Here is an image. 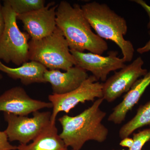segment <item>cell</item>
I'll return each mask as SVG.
<instances>
[{
	"label": "cell",
	"mask_w": 150,
	"mask_h": 150,
	"mask_svg": "<svg viewBox=\"0 0 150 150\" xmlns=\"http://www.w3.org/2000/svg\"><path fill=\"white\" fill-rule=\"evenodd\" d=\"M133 145L127 150H143L145 144L150 140V128L133 134Z\"/></svg>",
	"instance_id": "obj_18"
},
{
	"label": "cell",
	"mask_w": 150,
	"mask_h": 150,
	"mask_svg": "<svg viewBox=\"0 0 150 150\" xmlns=\"http://www.w3.org/2000/svg\"><path fill=\"white\" fill-rule=\"evenodd\" d=\"M18 146L11 144L8 137L4 131H0V150H16Z\"/></svg>",
	"instance_id": "obj_19"
},
{
	"label": "cell",
	"mask_w": 150,
	"mask_h": 150,
	"mask_svg": "<svg viewBox=\"0 0 150 150\" xmlns=\"http://www.w3.org/2000/svg\"><path fill=\"white\" fill-rule=\"evenodd\" d=\"M29 60L38 62L49 70L67 71L77 65L67 40L57 27L48 36L30 40Z\"/></svg>",
	"instance_id": "obj_4"
},
{
	"label": "cell",
	"mask_w": 150,
	"mask_h": 150,
	"mask_svg": "<svg viewBox=\"0 0 150 150\" xmlns=\"http://www.w3.org/2000/svg\"><path fill=\"white\" fill-rule=\"evenodd\" d=\"M144 62L142 57L137 58L131 64L126 65L119 71L103 83V98L111 103L130 90L132 86L140 78L148 73L143 69Z\"/></svg>",
	"instance_id": "obj_8"
},
{
	"label": "cell",
	"mask_w": 150,
	"mask_h": 150,
	"mask_svg": "<svg viewBox=\"0 0 150 150\" xmlns=\"http://www.w3.org/2000/svg\"><path fill=\"white\" fill-rule=\"evenodd\" d=\"M150 35V31L149 33ZM150 51V38L149 40L148 41L147 43L145 44L144 46L141 48H138L137 49V51L138 53L140 54H143L144 53H147Z\"/></svg>",
	"instance_id": "obj_23"
},
{
	"label": "cell",
	"mask_w": 150,
	"mask_h": 150,
	"mask_svg": "<svg viewBox=\"0 0 150 150\" xmlns=\"http://www.w3.org/2000/svg\"><path fill=\"white\" fill-rule=\"evenodd\" d=\"M16 150H69L58 134L56 123L48 126L31 143L20 144Z\"/></svg>",
	"instance_id": "obj_15"
},
{
	"label": "cell",
	"mask_w": 150,
	"mask_h": 150,
	"mask_svg": "<svg viewBox=\"0 0 150 150\" xmlns=\"http://www.w3.org/2000/svg\"><path fill=\"white\" fill-rule=\"evenodd\" d=\"M133 143L134 141L132 138L126 137L122 139L119 143V145L122 147L128 148L129 149L132 146Z\"/></svg>",
	"instance_id": "obj_22"
},
{
	"label": "cell",
	"mask_w": 150,
	"mask_h": 150,
	"mask_svg": "<svg viewBox=\"0 0 150 150\" xmlns=\"http://www.w3.org/2000/svg\"><path fill=\"white\" fill-rule=\"evenodd\" d=\"M51 102L31 98L23 88L16 86L0 96V111L18 115L28 116L44 108H51Z\"/></svg>",
	"instance_id": "obj_11"
},
{
	"label": "cell",
	"mask_w": 150,
	"mask_h": 150,
	"mask_svg": "<svg viewBox=\"0 0 150 150\" xmlns=\"http://www.w3.org/2000/svg\"><path fill=\"white\" fill-rule=\"evenodd\" d=\"M146 126H150V100L140 106L135 116L120 128L119 137L122 139Z\"/></svg>",
	"instance_id": "obj_16"
},
{
	"label": "cell",
	"mask_w": 150,
	"mask_h": 150,
	"mask_svg": "<svg viewBox=\"0 0 150 150\" xmlns=\"http://www.w3.org/2000/svg\"><path fill=\"white\" fill-rule=\"evenodd\" d=\"M46 83L51 84L54 94H63L79 87L89 76L86 71L77 66L62 72L60 70L47 69L44 74Z\"/></svg>",
	"instance_id": "obj_12"
},
{
	"label": "cell",
	"mask_w": 150,
	"mask_h": 150,
	"mask_svg": "<svg viewBox=\"0 0 150 150\" xmlns=\"http://www.w3.org/2000/svg\"><path fill=\"white\" fill-rule=\"evenodd\" d=\"M134 2L137 3V4H139V5L142 6L143 8L145 11L148 14V16L149 17V23H148L147 24V28L148 29H150V6L148 5L147 4L146 1L143 0H134L133 1Z\"/></svg>",
	"instance_id": "obj_20"
},
{
	"label": "cell",
	"mask_w": 150,
	"mask_h": 150,
	"mask_svg": "<svg viewBox=\"0 0 150 150\" xmlns=\"http://www.w3.org/2000/svg\"><path fill=\"white\" fill-rule=\"evenodd\" d=\"M70 52L76 62V66L91 72L97 81L104 82L110 72L121 69L126 66L123 58L117 56V51H109L107 56L73 50H70Z\"/></svg>",
	"instance_id": "obj_9"
},
{
	"label": "cell",
	"mask_w": 150,
	"mask_h": 150,
	"mask_svg": "<svg viewBox=\"0 0 150 150\" xmlns=\"http://www.w3.org/2000/svg\"><path fill=\"white\" fill-rule=\"evenodd\" d=\"M17 15L23 14L38 10L45 6L44 0H7Z\"/></svg>",
	"instance_id": "obj_17"
},
{
	"label": "cell",
	"mask_w": 150,
	"mask_h": 150,
	"mask_svg": "<svg viewBox=\"0 0 150 150\" xmlns=\"http://www.w3.org/2000/svg\"><path fill=\"white\" fill-rule=\"evenodd\" d=\"M58 5L54 2L48 3L43 8L28 13L17 15L31 40H37L48 36L56 28V11Z\"/></svg>",
	"instance_id": "obj_10"
},
{
	"label": "cell",
	"mask_w": 150,
	"mask_h": 150,
	"mask_svg": "<svg viewBox=\"0 0 150 150\" xmlns=\"http://www.w3.org/2000/svg\"><path fill=\"white\" fill-rule=\"evenodd\" d=\"M103 98V83L98 81L93 75L89 76L79 87L72 91L63 94L48 96L49 102L52 105L51 123H56L59 112L68 113L79 103L94 101L96 98Z\"/></svg>",
	"instance_id": "obj_7"
},
{
	"label": "cell",
	"mask_w": 150,
	"mask_h": 150,
	"mask_svg": "<svg viewBox=\"0 0 150 150\" xmlns=\"http://www.w3.org/2000/svg\"><path fill=\"white\" fill-rule=\"evenodd\" d=\"M150 85V71L134 83L123 96L122 101L112 109L108 121L115 124H121L125 121L127 113L138 103Z\"/></svg>",
	"instance_id": "obj_13"
},
{
	"label": "cell",
	"mask_w": 150,
	"mask_h": 150,
	"mask_svg": "<svg viewBox=\"0 0 150 150\" xmlns=\"http://www.w3.org/2000/svg\"><path fill=\"white\" fill-rule=\"evenodd\" d=\"M110 150H116L114 149H112Z\"/></svg>",
	"instance_id": "obj_25"
},
{
	"label": "cell",
	"mask_w": 150,
	"mask_h": 150,
	"mask_svg": "<svg viewBox=\"0 0 150 150\" xmlns=\"http://www.w3.org/2000/svg\"><path fill=\"white\" fill-rule=\"evenodd\" d=\"M5 27V21L3 11V5L0 1V37L2 34Z\"/></svg>",
	"instance_id": "obj_21"
},
{
	"label": "cell",
	"mask_w": 150,
	"mask_h": 150,
	"mask_svg": "<svg viewBox=\"0 0 150 150\" xmlns=\"http://www.w3.org/2000/svg\"><path fill=\"white\" fill-rule=\"evenodd\" d=\"M3 11L5 27L0 37V60L20 67L29 61L30 37L27 33L22 32L19 28L17 14L7 0L4 1Z\"/></svg>",
	"instance_id": "obj_5"
},
{
	"label": "cell",
	"mask_w": 150,
	"mask_h": 150,
	"mask_svg": "<svg viewBox=\"0 0 150 150\" xmlns=\"http://www.w3.org/2000/svg\"><path fill=\"white\" fill-rule=\"evenodd\" d=\"M47 69L42 64L30 61L17 68L4 64L0 60V71L5 73L9 77L20 80L21 83L28 86L34 83H46L44 74Z\"/></svg>",
	"instance_id": "obj_14"
},
{
	"label": "cell",
	"mask_w": 150,
	"mask_h": 150,
	"mask_svg": "<svg viewBox=\"0 0 150 150\" xmlns=\"http://www.w3.org/2000/svg\"><path fill=\"white\" fill-rule=\"evenodd\" d=\"M56 26L61 30L70 50L88 51L101 55L108 49L106 41L92 31L81 6L62 1L56 11Z\"/></svg>",
	"instance_id": "obj_1"
},
{
	"label": "cell",
	"mask_w": 150,
	"mask_h": 150,
	"mask_svg": "<svg viewBox=\"0 0 150 150\" xmlns=\"http://www.w3.org/2000/svg\"><path fill=\"white\" fill-rule=\"evenodd\" d=\"M103 100L98 98L79 115H65L59 118L62 128L59 136L67 147L80 150L88 141L101 143L107 139L109 131L102 123L106 113L100 108Z\"/></svg>",
	"instance_id": "obj_2"
},
{
	"label": "cell",
	"mask_w": 150,
	"mask_h": 150,
	"mask_svg": "<svg viewBox=\"0 0 150 150\" xmlns=\"http://www.w3.org/2000/svg\"><path fill=\"white\" fill-rule=\"evenodd\" d=\"M2 75L1 74V73H0V80L1 79H2Z\"/></svg>",
	"instance_id": "obj_24"
},
{
	"label": "cell",
	"mask_w": 150,
	"mask_h": 150,
	"mask_svg": "<svg viewBox=\"0 0 150 150\" xmlns=\"http://www.w3.org/2000/svg\"><path fill=\"white\" fill-rule=\"evenodd\" d=\"M86 18L97 34L103 39L111 40L121 49L125 62L134 57V46L124 36L128 31L127 22L106 4L92 1L81 6Z\"/></svg>",
	"instance_id": "obj_3"
},
{
	"label": "cell",
	"mask_w": 150,
	"mask_h": 150,
	"mask_svg": "<svg viewBox=\"0 0 150 150\" xmlns=\"http://www.w3.org/2000/svg\"></svg>",
	"instance_id": "obj_26"
},
{
	"label": "cell",
	"mask_w": 150,
	"mask_h": 150,
	"mask_svg": "<svg viewBox=\"0 0 150 150\" xmlns=\"http://www.w3.org/2000/svg\"><path fill=\"white\" fill-rule=\"evenodd\" d=\"M52 112L36 111L33 117L21 116L4 112L8 126L6 132L9 141H18L20 144H27L33 141L51 123Z\"/></svg>",
	"instance_id": "obj_6"
}]
</instances>
